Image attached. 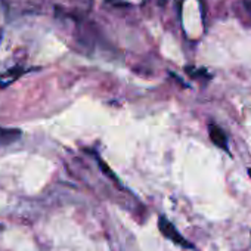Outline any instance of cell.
Here are the masks:
<instances>
[{"mask_svg": "<svg viewBox=\"0 0 251 251\" xmlns=\"http://www.w3.org/2000/svg\"><path fill=\"white\" fill-rule=\"evenodd\" d=\"M158 227H160L161 233H163L167 239L173 241L175 244H177V245H180V247H183V248H192V244H189V242L177 232V229L175 227V225H173L169 219H166V217L161 216L160 220H158Z\"/></svg>", "mask_w": 251, "mask_h": 251, "instance_id": "6da1fadb", "label": "cell"}, {"mask_svg": "<svg viewBox=\"0 0 251 251\" xmlns=\"http://www.w3.org/2000/svg\"><path fill=\"white\" fill-rule=\"evenodd\" d=\"M208 135H210V139L213 141V144L216 147H219L223 151H227V136L223 132V129H220L217 124H210L208 126Z\"/></svg>", "mask_w": 251, "mask_h": 251, "instance_id": "7a4b0ae2", "label": "cell"}, {"mask_svg": "<svg viewBox=\"0 0 251 251\" xmlns=\"http://www.w3.org/2000/svg\"><path fill=\"white\" fill-rule=\"evenodd\" d=\"M245 8H247V12H248L250 18H251V0H247V2H245Z\"/></svg>", "mask_w": 251, "mask_h": 251, "instance_id": "3957f363", "label": "cell"}, {"mask_svg": "<svg viewBox=\"0 0 251 251\" xmlns=\"http://www.w3.org/2000/svg\"><path fill=\"white\" fill-rule=\"evenodd\" d=\"M248 175H250V176H251V169H250V170H248Z\"/></svg>", "mask_w": 251, "mask_h": 251, "instance_id": "277c9868", "label": "cell"}]
</instances>
